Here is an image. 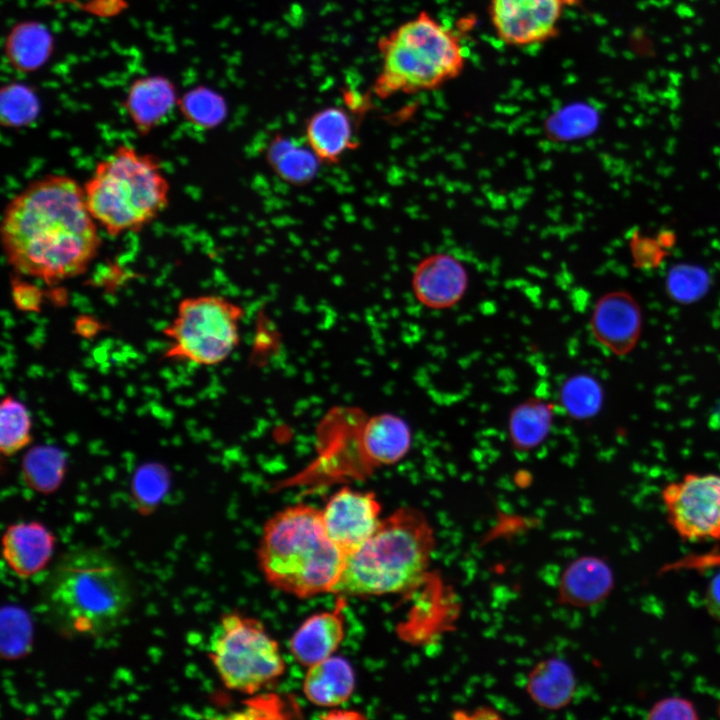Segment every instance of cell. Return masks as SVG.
<instances>
[{
  "label": "cell",
  "instance_id": "cell-1",
  "mask_svg": "<svg viewBox=\"0 0 720 720\" xmlns=\"http://www.w3.org/2000/svg\"><path fill=\"white\" fill-rule=\"evenodd\" d=\"M96 223L76 180L58 174L36 179L4 210L1 241L7 263L16 275L47 285L80 276L101 247Z\"/></svg>",
  "mask_w": 720,
  "mask_h": 720
},
{
  "label": "cell",
  "instance_id": "cell-2",
  "mask_svg": "<svg viewBox=\"0 0 720 720\" xmlns=\"http://www.w3.org/2000/svg\"><path fill=\"white\" fill-rule=\"evenodd\" d=\"M257 558L270 585L295 597L309 598L333 592L346 555L327 535L321 510L299 503L266 521Z\"/></svg>",
  "mask_w": 720,
  "mask_h": 720
},
{
  "label": "cell",
  "instance_id": "cell-3",
  "mask_svg": "<svg viewBox=\"0 0 720 720\" xmlns=\"http://www.w3.org/2000/svg\"><path fill=\"white\" fill-rule=\"evenodd\" d=\"M50 616L70 636H99L115 628L132 602L125 570L104 551L83 548L56 564L46 591Z\"/></svg>",
  "mask_w": 720,
  "mask_h": 720
},
{
  "label": "cell",
  "instance_id": "cell-4",
  "mask_svg": "<svg viewBox=\"0 0 720 720\" xmlns=\"http://www.w3.org/2000/svg\"><path fill=\"white\" fill-rule=\"evenodd\" d=\"M433 548V529L424 514L401 507L381 519L375 532L346 555L332 593L347 597L406 591L424 576Z\"/></svg>",
  "mask_w": 720,
  "mask_h": 720
},
{
  "label": "cell",
  "instance_id": "cell-5",
  "mask_svg": "<svg viewBox=\"0 0 720 720\" xmlns=\"http://www.w3.org/2000/svg\"><path fill=\"white\" fill-rule=\"evenodd\" d=\"M83 188L89 212L111 237L141 230L169 203L159 159L124 144L96 164Z\"/></svg>",
  "mask_w": 720,
  "mask_h": 720
},
{
  "label": "cell",
  "instance_id": "cell-6",
  "mask_svg": "<svg viewBox=\"0 0 720 720\" xmlns=\"http://www.w3.org/2000/svg\"><path fill=\"white\" fill-rule=\"evenodd\" d=\"M377 47L382 62L373 89L382 99L438 89L465 66L457 35L426 11L381 37Z\"/></svg>",
  "mask_w": 720,
  "mask_h": 720
},
{
  "label": "cell",
  "instance_id": "cell-7",
  "mask_svg": "<svg viewBox=\"0 0 720 720\" xmlns=\"http://www.w3.org/2000/svg\"><path fill=\"white\" fill-rule=\"evenodd\" d=\"M244 309L227 298L199 295L183 298L162 334L169 341L162 359L214 366L239 344Z\"/></svg>",
  "mask_w": 720,
  "mask_h": 720
},
{
  "label": "cell",
  "instance_id": "cell-8",
  "mask_svg": "<svg viewBox=\"0 0 720 720\" xmlns=\"http://www.w3.org/2000/svg\"><path fill=\"white\" fill-rule=\"evenodd\" d=\"M210 660L230 690L255 694L279 679L285 661L278 642L253 617L225 614L210 641Z\"/></svg>",
  "mask_w": 720,
  "mask_h": 720
},
{
  "label": "cell",
  "instance_id": "cell-9",
  "mask_svg": "<svg viewBox=\"0 0 720 720\" xmlns=\"http://www.w3.org/2000/svg\"><path fill=\"white\" fill-rule=\"evenodd\" d=\"M668 522L687 541L720 539V474L687 473L661 493Z\"/></svg>",
  "mask_w": 720,
  "mask_h": 720
},
{
  "label": "cell",
  "instance_id": "cell-10",
  "mask_svg": "<svg viewBox=\"0 0 720 720\" xmlns=\"http://www.w3.org/2000/svg\"><path fill=\"white\" fill-rule=\"evenodd\" d=\"M567 0H490L489 15L497 37L525 46L556 37Z\"/></svg>",
  "mask_w": 720,
  "mask_h": 720
},
{
  "label": "cell",
  "instance_id": "cell-11",
  "mask_svg": "<svg viewBox=\"0 0 720 720\" xmlns=\"http://www.w3.org/2000/svg\"><path fill=\"white\" fill-rule=\"evenodd\" d=\"M321 514L327 535L347 555L375 532L381 504L374 492L343 487L330 496Z\"/></svg>",
  "mask_w": 720,
  "mask_h": 720
},
{
  "label": "cell",
  "instance_id": "cell-12",
  "mask_svg": "<svg viewBox=\"0 0 720 720\" xmlns=\"http://www.w3.org/2000/svg\"><path fill=\"white\" fill-rule=\"evenodd\" d=\"M643 314L637 299L627 291H612L596 302L590 318L595 340L615 356L636 347L642 332Z\"/></svg>",
  "mask_w": 720,
  "mask_h": 720
},
{
  "label": "cell",
  "instance_id": "cell-13",
  "mask_svg": "<svg viewBox=\"0 0 720 720\" xmlns=\"http://www.w3.org/2000/svg\"><path fill=\"white\" fill-rule=\"evenodd\" d=\"M417 301L430 309H447L457 304L468 286L463 263L446 253L431 254L416 266L411 279Z\"/></svg>",
  "mask_w": 720,
  "mask_h": 720
},
{
  "label": "cell",
  "instance_id": "cell-14",
  "mask_svg": "<svg viewBox=\"0 0 720 720\" xmlns=\"http://www.w3.org/2000/svg\"><path fill=\"white\" fill-rule=\"evenodd\" d=\"M333 610L309 616L295 630L289 641L290 652L300 665L310 667L336 652L345 636V617L342 613L345 597Z\"/></svg>",
  "mask_w": 720,
  "mask_h": 720
},
{
  "label": "cell",
  "instance_id": "cell-15",
  "mask_svg": "<svg viewBox=\"0 0 720 720\" xmlns=\"http://www.w3.org/2000/svg\"><path fill=\"white\" fill-rule=\"evenodd\" d=\"M2 546L9 568L27 578L46 567L54 551L55 537L38 521L17 522L7 527Z\"/></svg>",
  "mask_w": 720,
  "mask_h": 720
},
{
  "label": "cell",
  "instance_id": "cell-16",
  "mask_svg": "<svg viewBox=\"0 0 720 720\" xmlns=\"http://www.w3.org/2000/svg\"><path fill=\"white\" fill-rule=\"evenodd\" d=\"M305 138L320 162L327 164L337 163L358 145L352 118L344 108L336 106L310 116L305 125Z\"/></svg>",
  "mask_w": 720,
  "mask_h": 720
},
{
  "label": "cell",
  "instance_id": "cell-17",
  "mask_svg": "<svg viewBox=\"0 0 720 720\" xmlns=\"http://www.w3.org/2000/svg\"><path fill=\"white\" fill-rule=\"evenodd\" d=\"M361 433L366 457L372 469L398 463L408 454L412 443L407 422L391 413L364 418Z\"/></svg>",
  "mask_w": 720,
  "mask_h": 720
},
{
  "label": "cell",
  "instance_id": "cell-18",
  "mask_svg": "<svg viewBox=\"0 0 720 720\" xmlns=\"http://www.w3.org/2000/svg\"><path fill=\"white\" fill-rule=\"evenodd\" d=\"M176 101V91L170 81L150 76L132 83L124 107L137 132L147 135L168 116Z\"/></svg>",
  "mask_w": 720,
  "mask_h": 720
},
{
  "label": "cell",
  "instance_id": "cell-19",
  "mask_svg": "<svg viewBox=\"0 0 720 720\" xmlns=\"http://www.w3.org/2000/svg\"><path fill=\"white\" fill-rule=\"evenodd\" d=\"M614 577L602 559L585 556L572 562L560 581V598L568 604L586 607L604 600L612 591Z\"/></svg>",
  "mask_w": 720,
  "mask_h": 720
},
{
  "label": "cell",
  "instance_id": "cell-20",
  "mask_svg": "<svg viewBox=\"0 0 720 720\" xmlns=\"http://www.w3.org/2000/svg\"><path fill=\"white\" fill-rule=\"evenodd\" d=\"M354 688V670L339 656H331L308 667L303 680L305 697L320 707L341 705L351 697Z\"/></svg>",
  "mask_w": 720,
  "mask_h": 720
},
{
  "label": "cell",
  "instance_id": "cell-21",
  "mask_svg": "<svg viewBox=\"0 0 720 720\" xmlns=\"http://www.w3.org/2000/svg\"><path fill=\"white\" fill-rule=\"evenodd\" d=\"M555 406L541 398H529L515 406L509 415L508 433L512 447L528 452L545 441L553 426Z\"/></svg>",
  "mask_w": 720,
  "mask_h": 720
},
{
  "label": "cell",
  "instance_id": "cell-22",
  "mask_svg": "<svg viewBox=\"0 0 720 720\" xmlns=\"http://www.w3.org/2000/svg\"><path fill=\"white\" fill-rule=\"evenodd\" d=\"M67 468L66 453L54 445L32 446L21 460L23 481L30 489L44 495L54 493L60 488Z\"/></svg>",
  "mask_w": 720,
  "mask_h": 720
},
{
  "label": "cell",
  "instance_id": "cell-23",
  "mask_svg": "<svg viewBox=\"0 0 720 720\" xmlns=\"http://www.w3.org/2000/svg\"><path fill=\"white\" fill-rule=\"evenodd\" d=\"M267 162L285 182L304 185L315 177L320 160L307 145H301L284 136H276L269 143Z\"/></svg>",
  "mask_w": 720,
  "mask_h": 720
},
{
  "label": "cell",
  "instance_id": "cell-24",
  "mask_svg": "<svg viewBox=\"0 0 720 720\" xmlns=\"http://www.w3.org/2000/svg\"><path fill=\"white\" fill-rule=\"evenodd\" d=\"M527 688L537 704L557 709L572 698L575 678L569 665L562 660L551 658L534 668L529 675Z\"/></svg>",
  "mask_w": 720,
  "mask_h": 720
},
{
  "label": "cell",
  "instance_id": "cell-25",
  "mask_svg": "<svg viewBox=\"0 0 720 720\" xmlns=\"http://www.w3.org/2000/svg\"><path fill=\"white\" fill-rule=\"evenodd\" d=\"M6 51L10 64L17 70L31 72L48 60L52 37L39 23L19 24L8 35Z\"/></svg>",
  "mask_w": 720,
  "mask_h": 720
},
{
  "label": "cell",
  "instance_id": "cell-26",
  "mask_svg": "<svg viewBox=\"0 0 720 720\" xmlns=\"http://www.w3.org/2000/svg\"><path fill=\"white\" fill-rule=\"evenodd\" d=\"M32 417L24 402L6 394L0 402V451L12 457L29 447L33 441Z\"/></svg>",
  "mask_w": 720,
  "mask_h": 720
},
{
  "label": "cell",
  "instance_id": "cell-27",
  "mask_svg": "<svg viewBox=\"0 0 720 720\" xmlns=\"http://www.w3.org/2000/svg\"><path fill=\"white\" fill-rule=\"evenodd\" d=\"M179 108L188 122L201 129L219 126L227 115L224 98L206 87H196L186 92L179 101Z\"/></svg>",
  "mask_w": 720,
  "mask_h": 720
},
{
  "label": "cell",
  "instance_id": "cell-28",
  "mask_svg": "<svg viewBox=\"0 0 720 720\" xmlns=\"http://www.w3.org/2000/svg\"><path fill=\"white\" fill-rule=\"evenodd\" d=\"M711 285L709 273L701 266L677 263L667 272L665 291L670 299L679 304H692L708 292Z\"/></svg>",
  "mask_w": 720,
  "mask_h": 720
},
{
  "label": "cell",
  "instance_id": "cell-29",
  "mask_svg": "<svg viewBox=\"0 0 720 720\" xmlns=\"http://www.w3.org/2000/svg\"><path fill=\"white\" fill-rule=\"evenodd\" d=\"M560 401L571 417L586 419L599 411L603 392L593 377L577 375L569 378L562 386Z\"/></svg>",
  "mask_w": 720,
  "mask_h": 720
},
{
  "label": "cell",
  "instance_id": "cell-30",
  "mask_svg": "<svg viewBox=\"0 0 720 720\" xmlns=\"http://www.w3.org/2000/svg\"><path fill=\"white\" fill-rule=\"evenodd\" d=\"M169 484L170 473L163 464L147 462L138 466L131 481L135 503L141 510L151 511L162 501Z\"/></svg>",
  "mask_w": 720,
  "mask_h": 720
},
{
  "label": "cell",
  "instance_id": "cell-31",
  "mask_svg": "<svg viewBox=\"0 0 720 720\" xmlns=\"http://www.w3.org/2000/svg\"><path fill=\"white\" fill-rule=\"evenodd\" d=\"M597 115L585 105L568 106L553 114L545 124L546 135L554 141H571L593 132Z\"/></svg>",
  "mask_w": 720,
  "mask_h": 720
},
{
  "label": "cell",
  "instance_id": "cell-32",
  "mask_svg": "<svg viewBox=\"0 0 720 720\" xmlns=\"http://www.w3.org/2000/svg\"><path fill=\"white\" fill-rule=\"evenodd\" d=\"M39 109L37 96L25 85L11 84L1 92V122L4 126H27L36 119Z\"/></svg>",
  "mask_w": 720,
  "mask_h": 720
},
{
  "label": "cell",
  "instance_id": "cell-33",
  "mask_svg": "<svg viewBox=\"0 0 720 720\" xmlns=\"http://www.w3.org/2000/svg\"><path fill=\"white\" fill-rule=\"evenodd\" d=\"M648 719H698L694 704L682 697H668L656 702L647 716Z\"/></svg>",
  "mask_w": 720,
  "mask_h": 720
},
{
  "label": "cell",
  "instance_id": "cell-34",
  "mask_svg": "<svg viewBox=\"0 0 720 720\" xmlns=\"http://www.w3.org/2000/svg\"><path fill=\"white\" fill-rule=\"evenodd\" d=\"M631 240L632 256L641 268L654 267L663 259L665 245L661 240L640 235Z\"/></svg>",
  "mask_w": 720,
  "mask_h": 720
},
{
  "label": "cell",
  "instance_id": "cell-35",
  "mask_svg": "<svg viewBox=\"0 0 720 720\" xmlns=\"http://www.w3.org/2000/svg\"><path fill=\"white\" fill-rule=\"evenodd\" d=\"M12 301L22 312L38 313L41 311L43 295L36 286L22 280H13L11 286Z\"/></svg>",
  "mask_w": 720,
  "mask_h": 720
},
{
  "label": "cell",
  "instance_id": "cell-36",
  "mask_svg": "<svg viewBox=\"0 0 720 720\" xmlns=\"http://www.w3.org/2000/svg\"><path fill=\"white\" fill-rule=\"evenodd\" d=\"M705 605L711 617L720 621V570L708 583L705 594Z\"/></svg>",
  "mask_w": 720,
  "mask_h": 720
},
{
  "label": "cell",
  "instance_id": "cell-37",
  "mask_svg": "<svg viewBox=\"0 0 720 720\" xmlns=\"http://www.w3.org/2000/svg\"><path fill=\"white\" fill-rule=\"evenodd\" d=\"M104 329L103 324L89 315H80L74 322V333L79 337L91 340Z\"/></svg>",
  "mask_w": 720,
  "mask_h": 720
}]
</instances>
